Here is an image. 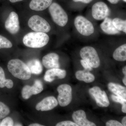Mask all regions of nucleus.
Listing matches in <instances>:
<instances>
[{
    "instance_id": "obj_7",
    "label": "nucleus",
    "mask_w": 126,
    "mask_h": 126,
    "mask_svg": "<svg viewBox=\"0 0 126 126\" xmlns=\"http://www.w3.org/2000/svg\"><path fill=\"white\" fill-rule=\"evenodd\" d=\"M59 93L58 99L60 105L62 107L67 106L72 99V88L68 84L60 85L57 89Z\"/></svg>"
},
{
    "instance_id": "obj_8",
    "label": "nucleus",
    "mask_w": 126,
    "mask_h": 126,
    "mask_svg": "<svg viewBox=\"0 0 126 126\" xmlns=\"http://www.w3.org/2000/svg\"><path fill=\"white\" fill-rule=\"evenodd\" d=\"M90 95L96 101L97 105L101 107H107L110 102L105 91L102 90L99 87L95 86L89 90Z\"/></svg>"
},
{
    "instance_id": "obj_33",
    "label": "nucleus",
    "mask_w": 126,
    "mask_h": 126,
    "mask_svg": "<svg viewBox=\"0 0 126 126\" xmlns=\"http://www.w3.org/2000/svg\"><path fill=\"white\" fill-rule=\"evenodd\" d=\"M109 2L112 4H116L119 2L120 0H108Z\"/></svg>"
},
{
    "instance_id": "obj_41",
    "label": "nucleus",
    "mask_w": 126,
    "mask_h": 126,
    "mask_svg": "<svg viewBox=\"0 0 126 126\" xmlns=\"http://www.w3.org/2000/svg\"></svg>"
},
{
    "instance_id": "obj_14",
    "label": "nucleus",
    "mask_w": 126,
    "mask_h": 126,
    "mask_svg": "<svg viewBox=\"0 0 126 126\" xmlns=\"http://www.w3.org/2000/svg\"><path fill=\"white\" fill-rule=\"evenodd\" d=\"M72 117L75 123L78 126H96L94 123L87 119L86 113L83 110H80L74 111Z\"/></svg>"
},
{
    "instance_id": "obj_37",
    "label": "nucleus",
    "mask_w": 126,
    "mask_h": 126,
    "mask_svg": "<svg viewBox=\"0 0 126 126\" xmlns=\"http://www.w3.org/2000/svg\"><path fill=\"white\" fill-rule=\"evenodd\" d=\"M23 0H9L11 2H19V1H21Z\"/></svg>"
},
{
    "instance_id": "obj_28",
    "label": "nucleus",
    "mask_w": 126,
    "mask_h": 126,
    "mask_svg": "<svg viewBox=\"0 0 126 126\" xmlns=\"http://www.w3.org/2000/svg\"><path fill=\"white\" fill-rule=\"evenodd\" d=\"M56 126H78L75 122L70 121H64L59 122L56 125Z\"/></svg>"
},
{
    "instance_id": "obj_5",
    "label": "nucleus",
    "mask_w": 126,
    "mask_h": 126,
    "mask_svg": "<svg viewBox=\"0 0 126 126\" xmlns=\"http://www.w3.org/2000/svg\"><path fill=\"white\" fill-rule=\"evenodd\" d=\"M30 28L36 32L47 33L51 30L48 23L44 18L38 15H34L30 18L28 21Z\"/></svg>"
},
{
    "instance_id": "obj_39",
    "label": "nucleus",
    "mask_w": 126,
    "mask_h": 126,
    "mask_svg": "<svg viewBox=\"0 0 126 126\" xmlns=\"http://www.w3.org/2000/svg\"><path fill=\"white\" fill-rule=\"evenodd\" d=\"M15 126H23L22 124L19 123H16L15 124Z\"/></svg>"
},
{
    "instance_id": "obj_34",
    "label": "nucleus",
    "mask_w": 126,
    "mask_h": 126,
    "mask_svg": "<svg viewBox=\"0 0 126 126\" xmlns=\"http://www.w3.org/2000/svg\"><path fill=\"white\" fill-rule=\"evenodd\" d=\"M122 124L124 126H126V117H124L122 121Z\"/></svg>"
},
{
    "instance_id": "obj_11",
    "label": "nucleus",
    "mask_w": 126,
    "mask_h": 126,
    "mask_svg": "<svg viewBox=\"0 0 126 126\" xmlns=\"http://www.w3.org/2000/svg\"><path fill=\"white\" fill-rule=\"evenodd\" d=\"M5 29L12 34L17 33L20 30L19 21L18 15L14 12L10 14L5 22Z\"/></svg>"
},
{
    "instance_id": "obj_35",
    "label": "nucleus",
    "mask_w": 126,
    "mask_h": 126,
    "mask_svg": "<svg viewBox=\"0 0 126 126\" xmlns=\"http://www.w3.org/2000/svg\"><path fill=\"white\" fill-rule=\"evenodd\" d=\"M29 126H43V125L38 124V123H33V124H30Z\"/></svg>"
},
{
    "instance_id": "obj_16",
    "label": "nucleus",
    "mask_w": 126,
    "mask_h": 126,
    "mask_svg": "<svg viewBox=\"0 0 126 126\" xmlns=\"http://www.w3.org/2000/svg\"><path fill=\"white\" fill-rule=\"evenodd\" d=\"M53 0H32L30 2V8L33 10L41 11L49 7Z\"/></svg>"
},
{
    "instance_id": "obj_6",
    "label": "nucleus",
    "mask_w": 126,
    "mask_h": 126,
    "mask_svg": "<svg viewBox=\"0 0 126 126\" xmlns=\"http://www.w3.org/2000/svg\"><path fill=\"white\" fill-rule=\"evenodd\" d=\"M74 25L79 33L88 36L93 33L94 29L92 23L82 16H78L75 19Z\"/></svg>"
},
{
    "instance_id": "obj_31",
    "label": "nucleus",
    "mask_w": 126,
    "mask_h": 126,
    "mask_svg": "<svg viewBox=\"0 0 126 126\" xmlns=\"http://www.w3.org/2000/svg\"><path fill=\"white\" fill-rule=\"evenodd\" d=\"M75 2H81L85 4H88L91 2L93 0H73Z\"/></svg>"
},
{
    "instance_id": "obj_4",
    "label": "nucleus",
    "mask_w": 126,
    "mask_h": 126,
    "mask_svg": "<svg viewBox=\"0 0 126 126\" xmlns=\"http://www.w3.org/2000/svg\"><path fill=\"white\" fill-rule=\"evenodd\" d=\"M80 55L82 59L87 62L92 67L96 68L99 67L100 59L97 51L93 47H83L80 50Z\"/></svg>"
},
{
    "instance_id": "obj_27",
    "label": "nucleus",
    "mask_w": 126,
    "mask_h": 126,
    "mask_svg": "<svg viewBox=\"0 0 126 126\" xmlns=\"http://www.w3.org/2000/svg\"><path fill=\"white\" fill-rule=\"evenodd\" d=\"M111 97L113 101L117 103H119L121 104L122 105L126 103V99H124L122 97L112 94Z\"/></svg>"
},
{
    "instance_id": "obj_20",
    "label": "nucleus",
    "mask_w": 126,
    "mask_h": 126,
    "mask_svg": "<svg viewBox=\"0 0 126 126\" xmlns=\"http://www.w3.org/2000/svg\"><path fill=\"white\" fill-rule=\"evenodd\" d=\"M75 77L79 81H83L87 83L92 82L95 79V77L92 74L85 70L77 71Z\"/></svg>"
},
{
    "instance_id": "obj_1",
    "label": "nucleus",
    "mask_w": 126,
    "mask_h": 126,
    "mask_svg": "<svg viewBox=\"0 0 126 126\" xmlns=\"http://www.w3.org/2000/svg\"><path fill=\"white\" fill-rule=\"evenodd\" d=\"M7 68L9 72L16 78L27 80L31 77L32 74L28 66L20 60L15 59L10 60Z\"/></svg>"
},
{
    "instance_id": "obj_23",
    "label": "nucleus",
    "mask_w": 126,
    "mask_h": 126,
    "mask_svg": "<svg viewBox=\"0 0 126 126\" xmlns=\"http://www.w3.org/2000/svg\"><path fill=\"white\" fill-rule=\"evenodd\" d=\"M10 113V110L8 106L0 102V119L4 118Z\"/></svg>"
},
{
    "instance_id": "obj_36",
    "label": "nucleus",
    "mask_w": 126,
    "mask_h": 126,
    "mask_svg": "<svg viewBox=\"0 0 126 126\" xmlns=\"http://www.w3.org/2000/svg\"><path fill=\"white\" fill-rule=\"evenodd\" d=\"M123 73L125 76H126V67L125 66L123 69Z\"/></svg>"
},
{
    "instance_id": "obj_38",
    "label": "nucleus",
    "mask_w": 126,
    "mask_h": 126,
    "mask_svg": "<svg viewBox=\"0 0 126 126\" xmlns=\"http://www.w3.org/2000/svg\"><path fill=\"white\" fill-rule=\"evenodd\" d=\"M123 83H124V85L125 86L126 85V76H125L124 77V78L123 79Z\"/></svg>"
},
{
    "instance_id": "obj_13",
    "label": "nucleus",
    "mask_w": 126,
    "mask_h": 126,
    "mask_svg": "<svg viewBox=\"0 0 126 126\" xmlns=\"http://www.w3.org/2000/svg\"><path fill=\"white\" fill-rule=\"evenodd\" d=\"M59 55L55 53H52L46 55L42 59L43 65L46 68L51 69L59 68Z\"/></svg>"
},
{
    "instance_id": "obj_26",
    "label": "nucleus",
    "mask_w": 126,
    "mask_h": 126,
    "mask_svg": "<svg viewBox=\"0 0 126 126\" xmlns=\"http://www.w3.org/2000/svg\"><path fill=\"white\" fill-rule=\"evenodd\" d=\"M14 122L13 119L10 117L5 118L1 122V126H14Z\"/></svg>"
},
{
    "instance_id": "obj_2",
    "label": "nucleus",
    "mask_w": 126,
    "mask_h": 126,
    "mask_svg": "<svg viewBox=\"0 0 126 126\" xmlns=\"http://www.w3.org/2000/svg\"><path fill=\"white\" fill-rule=\"evenodd\" d=\"M49 38L45 33L32 32L26 34L23 39V43L27 47L40 48L45 46L48 43Z\"/></svg>"
},
{
    "instance_id": "obj_9",
    "label": "nucleus",
    "mask_w": 126,
    "mask_h": 126,
    "mask_svg": "<svg viewBox=\"0 0 126 126\" xmlns=\"http://www.w3.org/2000/svg\"><path fill=\"white\" fill-rule=\"evenodd\" d=\"M108 6L104 2H97L93 5L92 14L93 18L97 20H102L105 19L110 14Z\"/></svg>"
},
{
    "instance_id": "obj_25",
    "label": "nucleus",
    "mask_w": 126,
    "mask_h": 126,
    "mask_svg": "<svg viewBox=\"0 0 126 126\" xmlns=\"http://www.w3.org/2000/svg\"><path fill=\"white\" fill-rule=\"evenodd\" d=\"M9 80V79H5L4 72L3 69L0 67V88L6 87Z\"/></svg>"
},
{
    "instance_id": "obj_21",
    "label": "nucleus",
    "mask_w": 126,
    "mask_h": 126,
    "mask_svg": "<svg viewBox=\"0 0 126 126\" xmlns=\"http://www.w3.org/2000/svg\"><path fill=\"white\" fill-rule=\"evenodd\" d=\"M113 58L116 61H125L126 60V44H124L117 48L113 54Z\"/></svg>"
},
{
    "instance_id": "obj_15",
    "label": "nucleus",
    "mask_w": 126,
    "mask_h": 126,
    "mask_svg": "<svg viewBox=\"0 0 126 126\" xmlns=\"http://www.w3.org/2000/svg\"><path fill=\"white\" fill-rule=\"evenodd\" d=\"M66 75V72L65 70L59 68L49 69L46 72L44 79L46 81L51 82L56 79H62L64 78Z\"/></svg>"
},
{
    "instance_id": "obj_3",
    "label": "nucleus",
    "mask_w": 126,
    "mask_h": 126,
    "mask_svg": "<svg viewBox=\"0 0 126 126\" xmlns=\"http://www.w3.org/2000/svg\"><path fill=\"white\" fill-rule=\"evenodd\" d=\"M49 11L53 20L56 24L63 27L67 23L68 19L67 13L58 3H52L49 7Z\"/></svg>"
},
{
    "instance_id": "obj_12",
    "label": "nucleus",
    "mask_w": 126,
    "mask_h": 126,
    "mask_svg": "<svg viewBox=\"0 0 126 126\" xmlns=\"http://www.w3.org/2000/svg\"><path fill=\"white\" fill-rule=\"evenodd\" d=\"M58 104L56 98L54 96L46 97L36 104L35 108L38 111H48L52 110Z\"/></svg>"
},
{
    "instance_id": "obj_32",
    "label": "nucleus",
    "mask_w": 126,
    "mask_h": 126,
    "mask_svg": "<svg viewBox=\"0 0 126 126\" xmlns=\"http://www.w3.org/2000/svg\"><path fill=\"white\" fill-rule=\"evenodd\" d=\"M122 111L124 113H126V103L122 104Z\"/></svg>"
},
{
    "instance_id": "obj_19",
    "label": "nucleus",
    "mask_w": 126,
    "mask_h": 126,
    "mask_svg": "<svg viewBox=\"0 0 126 126\" xmlns=\"http://www.w3.org/2000/svg\"><path fill=\"white\" fill-rule=\"evenodd\" d=\"M27 65L32 74H40L43 72V66L38 59H33L30 60L27 63Z\"/></svg>"
},
{
    "instance_id": "obj_10",
    "label": "nucleus",
    "mask_w": 126,
    "mask_h": 126,
    "mask_svg": "<svg viewBox=\"0 0 126 126\" xmlns=\"http://www.w3.org/2000/svg\"><path fill=\"white\" fill-rule=\"evenodd\" d=\"M43 86L42 82L39 79H36L32 86L26 85L22 89V96L24 99H29L32 95L39 94L43 91Z\"/></svg>"
},
{
    "instance_id": "obj_22",
    "label": "nucleus",
    "mask_w": 126,
    "mask_h": 126,
    "mask_svg": "<svg viewBox=\"0 0 126 126\" xmlns=\"http://www.w3.org/2000/svg\"><path fill=\"white\" fill-rule=\"evenodd\" d=\"M113 24L115 28L119 31L126 33V21L118 18H115L112 20Z\"/></svg>"
},
{
    "instance_id": "obj_24",
    "label": "nucleus",
    "mask_w": 126,
    "mask_h": 126,
    "mask_svg": "<svg viewBox=\"0 0 126 126\" xmlns=\"http://www.w3.org/2000/svg\"><path fill=\"white\" fill-rule=\"evenodd\" d=\"M12 47L11 42L5 37L0 35V49L9 48Z\"/></svg>"
},
{
    "instance_id": "obj_18",
    "label": "nucleus",
    "mask_w": 126,
    "mask_h": 126,
    "mask_svg": "<svg viewBox=\"0 0 126 126\" xmlns=\"http://www.w3.org/2000/svg\"><path fill=\"white\" fill-rule=\"evenodd\" d=\"M108 88L110 92L116 96L122 97L126 99V87L114 83L110 82L108 84Z\"/></svg>"
},
{
    "instance_id": "obj_40",
    "label": "nucleus",
    "mask_w": 126,
    "mask_h": 126,
    "mask_svg": "<svg viewBox=\"0 0 126 126\" xmlns=\"http://www.w3.org/2000/svg\"><path fill=\"white\" fill-rule=\"evenodd\" d=\"M123 1H124V2H126V0H123Z\"/></svg>"
},
{
    "instance_id": "obj_30",
    "label": "nucleus",
    "mask_w": 126,
    "mask_h": 126,
    "mask_svg": "<svg viewBox=\"0 0 126 126\" xmlns=\"http://www.w3.org/2000/svg\"><path fill=\"white\" fill-rule=\"evenodd\" d=\"M107 126H123L122 124L119 122L113 120H110L106 123Z\"/></svg>"
},
{
    "instance_id": "obj_17",
    "label": "nucleus",
    "mask_w": 126,
    "mask_h": 126,
    "mask_svg": "<svg viewBox=\"0 0 126 126\" xmlns=\"http://www.w3.org/2000/svg\"><path fill=\"white\" fill-rule=\"evenodd\" d=\"M100 27L105 33L108 34L114 35L119 33V31L115 28L113 24L112 20L107 17L104 19Z\"/></svg>"
},
{
    "instance_id": "obj_29",
    "label": "nucleus",
    "mask_w": 126,
    "mask_h": 126,
    "mask_svg": "<svg viewBox=\"0 0 126 126\" xmlns=\"http://www.w3.org/2000/svg\"><path fill=\"white\" fill-rule=\"evenodd\" d=\"M81 65L84 68V70L88 71H91L93 70V68L91 67L90 64L84 60H81L80 61Z\"/></svg>"
}]
</instances>
